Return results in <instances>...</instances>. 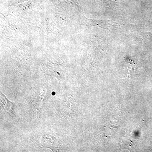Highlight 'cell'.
Returning <instances> with one entry per match:
<instances>
[{
    "label": "cell",
    "instance_id": "6da1fadb",
    "mask_svg": "<svg viewBox=\"0 0 152 152\" xmlns=\"http://www.w3.org/2000/svg\"><path fill=\"white\" fill-rule=\"evenodd\" d=\"M1 106L3 108L5 106H6L4 109L7 112L11 114L12 115H14V112H13V105L12 103L10 102L8 100L5 96L2 93L1 94Z\"/></svg>",
    "mask_w": 152,
    "mask_h": 152
}]
</instances>
